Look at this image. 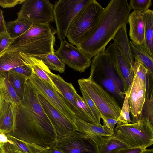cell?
<instances>
[{
    "instance_id": "1",
    "label": "cell",
    "mask_w": 153,
    "mask_h": 153,
    "mask_svg": "<svg viewBox=\"0 0 153 153\" xmlns=\"http://www.w3.org/2000/svg\"><path fill=\"white\" fill-rule=\"evenodd\" d=\"M131 9L127 0H111L97 23L76 47L90 59L104 49L120 29L128 23Z\"/></svg>"
},
{
    "instance_id": "2",
    "label": "cell",
    "mask_w": 153,
    "mask_h": 153,
    "mask_svg": "<svg viewBox=\"0 0 153 153\" xmlns=\"http://www.w3.org/2000/svg\"><path fill=\"white\" fill-rule=\"evenodd\" d=\"M54 33L50 25L32 24L25 33L14 39L6 50L13 51L36 58L54 53Z\"/></svg>"
},
{
    "instance_id": "3",
    "label": "cell",
    "mask_w": 153,
    "mask_h": 153,
    "mask_svg": "<svg viewBox=\"0 0 153 153\" xmlns=\"http://www.w3.org/2000/svg\"><path fill=\"white\" fill-rule=\"evenodd\" d=\"M88 79L101 85L107 91L124 98L122 83L114 62L106 48L93 57Z\"/></svg>"
},
{
    "instance_id": "4",
    "label": "cell",
    "mask_w": 153,
    "mask_h": 153,
    "mask_svg": "<svg viewBox=\"0 0 153 153\" xmlns=\"http://www.w3.org/2000/svg\"><path fill=\"white\" fill-rule=\"evenodd\" d=\"M104 8L95 0H89L74 17L67 30L69 42L76 47L90 33Z\"/></svg>"
},
{
    "instance_id": "5",
    "label": "cell",
    "mask_w": 153,
    "mask_h": 153,
    "mask_svg": "<svg viewBox=\"0 0 153 153\" xmlns=\"http://www.w3.org/2000/svg\"><path fill=\"white\" fill-rule=\"evenodd\" d=\"M112 136L131 148L146 149L153 143V125L148 119L117 124Z\"/></svg>"
},
{
    "instance_id": "6",
    "label": "cell",
    "mask_w": 153,
    "mask_h": 153,
    "mask_svg": "<svg viewBox=\"0 0 153 153\" xmlns=\"http://www.w3.org/2000/svg\"><path fill=\"white\" fill-rule=\"evenodd\" d=\"M78 82L80 87L88 94L102 115L117 120L121 108L113 96L88 78L79 79Z\"/></svg>"
},
{
    "instance_id": "7",
    "label": "cell",
    "mask_w": 153,
    "mask_h": 153,
    "mask_svg": "<svg viewBox=\"0 0 153 153\" xmlns=\"http://www.w3.org/2000/svg\"><path fill=\"white\" fill-rule=\"evenodd\" d=\"M89 0H59L55 2L53 12L58 38L65 39L68 28L73 18Z\"/></svg>"
},
{
    "instance_id": "8",
    "label": "cell",
    "mask_w": 153,
    "mask_h": 153,
    "mask_svg": "<svg viewBox=\"0 0 153 153\" xmlns=\"http://www.w3.org/2000/svg\"><path fill=\"white\" fill-rule=\"evenodd\" d=\"M53 8V5L48 0H25L17 19L32 24L50 25L54 21Z\"/></svg>"
},
{
    "instance_id": "9",
    "label": "cell",
    "mask_w": 153,
    "mask_h": 153,
    "mask_svg": "<svg viewBox=\"0 0 153 153\" xmlns=\"http://www.w3.org/2000/svg\"><path fill=\"white\" fill-rule=\"evenodd\" d=\"M53 146L62 153H99L98 146L94 142L76 131L58 138Z\"/></svg>"
},
{
    "instance_id": "10",
    "label": "cell",
    "mask_w": 153,
    "mask_h": 153,
    "mask_svg": "<svg viewBox=\"0 0 153 153\" xmlns=\"http://www.w3.org/2000/svg\"><path fill=\"white\" fill-rule=\"evenodd\" d=\"M29 79L39 93L62 114L74 123L77 116L66 105L54 88L40 79L33 72Z\"/></svg>"
},
{
    "instance_id": "11",
    "label": "cell",
    "mask_w": 153,
    "mask_h": 153,
    "mask_svg": "<svg viewBox=\"0 0 153 153\" xmlns=\"http://www.w3.org/2000/svg\"><path fill=\"white\" fill-rule=\"evenodd\" d=\"M47 73L61 93V94H59L68 107L79 118L87 122L96 124L78 106L76 97L77 93L72 84L65 81L59 74L53 73L49 69L47 70Z\"/></svg>"
},
{
    "instance_id": "12",
    "label": "cell",
    "mask_w": 153,
    "mask_h": 153,
    "mask_svg": "<svg viewBox=\"0 0 153 153\" xmlns=\"http://www.w3.org/2000/svg\"><path fill=\"white\" fill-rule=\"evenodd\" d=\"M55 53L65 64L75 71L84 72L91 65V59L82 51L65 39Z\"/></svg>"
},
{
    "instance_id": "13",
    "label": "cell",
    "mask_w": 153,
    "mask_h": 153,
    "mask_svg": "<svg viewBox=\"0 0 153 153\" xmlns=\"http://www.w3.org/2000/svg\"><path fill=\"white\" fill-rule=\"evenodd\" d=\"M38 96L46 114L56 132L58 138L68 136L76 131L74 122L62 114L41 94L38 93Z\"/></svg>"
},
{
    "instance_id": "14",
    "label": "cell",
    "mask_w": 153,
    "mask_h": 153,
    "mask_svg": "<svg viewBox=\"0 0 153 153\" xmlns=\"http://www.w3.org/2000/svg\"><path fill=\"white\" fill-rule=\"evenodd\" d=\"M38 93L28 79L26 84L24 98L20 104L30 111L46 129L56 134L39 102Z\"/></svg>"
},
{
    "instance_id": "15",
    "label": "cell",
    "mask_w": 153,
    "mask_h": 153,
    "mask_svg": "<svg viewBox=\"0 0 153 153\" xmlns=\"http://www.w3.org/2000/svg\"><path fill=\"white\" fill-rule=\"evenodd\" d=\"M106 49L114 62L125 93L132 82L134 73L120 49L115 43H110Z\"/></svg>"
},
{
    "instance_id": "16",
    "label": "cell",
    "mask_w": 153,
    "mask_h": 153,
    "mask_svg": "<svg viewBox=\"0 0 153 153\" xmlns=\"http://www.w3.org/2000/svg\"><path fill=\"white\" fill-rule=\"evenodd\" d=\"M146 92V85L134 74L132 82L125 93L128 96L131 112L134 118L133 123L135 122L141 113Z\"/></svg>"
},
{
    "instance_id": "17",
    "label": "cell",
    "mask_w": 153,
    "mask_h": 153,
    "mask_svg": "<svg viewBox=\"0 0 153 153\" xmlns=\"http://www.w3.org/2000/svg\"><path fill=\"white\" fill-rule=\"evenodd\" d=\"M74 123L76 131L88 137L98 146L104 140L113 134L104 125L90 123L77 117Z\"/></svg>"
},
{
    "instance_id": "18",
    "label": "cell",
    "mask_w": 153,
    "mask_h": 153,
    "mask_svg": "<svg viewBox=\"0 0 153 153\" xmlns=\"http://www.w3.org/2000/svg\"><path fill=\"white\" fill-rule=\"evenodd\" d=\"M0 133L8 134L15 128L18 105L5 101L0 97Z\"/></svg>"
},
{
    "instance_id": "19",
    "label": "cell",
    "mask_w": 153,
    "mask_h": 153,
    "mask_svg": "<svg viewBox=\"0 0 153 153\" xmlns=\"http://www.w3.org/2000/svg\"><path fill=\"white\" fill-rule=\"evenodd\" d=\"M128 23L129 25L130 39L141 46L144 41L145 31V21L143 12L133 11L129 14Z\"/></svg>"
},
{
    "instance_id": "20",
    "label": "cell",
    "mask_w": 153,
    "mask_h": 153,
    "mask_svg": "<svg viewBox=\"0 0 153 153\" xmlns=\"http://www.w3.org/2000/svg\"><path fill=\"white\" fill-rule=\"evenodd\" d=\"M120 49L131 70L134 71L135 61L130 48L129 41L127 34V25L122 27L118 31L112 39Z\"/></svg>"
},
{
    "instance_id": "21",
    "label": "cell",
    "mask_w": 153,
    "mask_h": 153,
    "mask_svg": "<svg viewBox=\"0 0 153 153\" xmlns=\"http://www.w3.org/2000/svg\"><path fill=\"white\" fill-rule=\"evenodd\" d=\"M19 53L22 59L32 68L33 73L40 79L50 84L59 94H61L47 73L49 68L41 59L21 53Z\"/></svg>"
},
{
    "instance_id": "22",
    "label": "cell",
    "mask_w": 153,
    "mask_h": 153,
    "mask_svg": "<svg viewBox=\"0 0 153 153\" xmlns=\"http://www.w3.org/2000/svg\"><path fill=\"white\" fill-rule=\"evenodd\" d=\"M27 64L17 52L5 50L0 53V72L8 71L13 68Z\"/></svg>"
},
{
    "instance_id": "23",
    "label": "cell",
    "mask_w": 153,
    "mask_h": 153,
    "mask_svg": "<svg viewBox=\"0 0 153 153\" xmlns=\"http://www.w3.org/2000/svg\"><path fill=\"white\" fill-rule=\"evenodd\" d=\"M143 13L145 21L144 39L140 47L153 58V11L149 9Z\"/></svg>"
},
{
    "instance_id": "24",
    "label": "cell",
    "mask_w": 153,
    "mask_h": 153,
    "mask_svg": "<svg viewBox=\"0 0 153 153\" xmlns=\"http://www.w3.org/2000/svg\"><path fill=\"white\" fill-rule=\"evenodd\" d=\"M0 97L18 105L21 102L8 78V71L0 72Z\"/></svg>"
},
{
    "instance_id": "25",
    "label": "cell",
    "mask_w": 153,
    "mask_h": 153,
    "mask_svg": "<svg viewBox=\"0 0 153 153\" xmlns=\"http://www.w3.org/2000/svg\"><path fill=\"white\" fill-rule=\"evenodd\" d=\"M129 44L135 62L143 65L147 70V74L153 78V58L144 51L139 45L131 41H129Z\"/></svg>"
},
{
    "instance_id": "26",
    "label": "cell",
    "mask_w": 153,
    "mask_h": 153,
    "mask_svg": "<svg viewBox=\"0 0 153 153\" xmlns=\"http://www.w3.org/2000/svg\"><path fill=\"white\" fill-rule=\"evenodd\" d=\"M32 24L25 20L17 19L6 23V32L11 38L14 39L26 32Z\"/></svg>"
},
{
    "instance_id": "27",
    "label": "cell",
    "mask_w": 153,
    "mask_h": 153,
    "mask_svg": "<svg viewBox=\"0 0 153 153\" xmlns=\"http://www.w3.org/2000/svg\"><path fill=\"white\" fill-rule=\"evenodd\" d=\"M8 78L21 101L24 98L26 82L29 78L10 70L8 71Z\"/></svg>"
},
{
    "instance_id": "28",
    "label": "cell",
    "mask_w": 153,
    "mask_h": 153,
    "mask_svg": "<svg viewBox=\"0 0 153 153\" xmlns=\"http://www.w3.org/2000/svg\"><path fill=\"white\" fill-rule=\"evenodd\" d=\"M98 148L99 153H117L121 149L132 148L112 136L104 140Z\"/></svg>"
},
{
    "instance_id": "29",
    "label": "cell",
    "mask_w": 153,
    "mask_h": 153,
    "mask_svg": "<svg viewBox=\"0 0 153 153\" xmlns=\"http://www.w3.org/2000/svg\"><path fill=\"white\" fill-rule=\"evenodd\" d=\"M41 59L49 69L62 73H64L65 65L54 53H49L38 58Z\"/></svg>"
},
{
    "instance_id": "30",
    "label": "cell",
    "mask_w": 153,
    "mask_h": 153,
    "mask_svg": "<svg viewBox=\"0 0 153 153\" xmlns=\"http://www.w3.org/2000/svg\"><path fill=\"white\" fill-rule=\"evenodd\" d=\"M153 90L149 94V90L146 94L145 102L143 106L141 113L135 123L141 119H148L153 125Z\"/></svg>"
},
{
    "instance_id": "31",
    "label": "cell",
    "mask_w": 153,
    "mask_h": 153,
    "mask_svg": "<svg viewBox=\"0 0 153 153\" xmlns=\"http://www.w3.org/2000/svg\"><path fill=\"white\" fill-rule=\"evenodd\" d=\"M80 89L83 97L85 100L92 113L96 124L99 125H101L100 119H102V114L88 94L81 88L80 87Z\"/></svg>"
},
{
    "instance_id": "32",
    "label": "cell",
    "mask_w": 153,
    "mask_h": 153,
    "mask_svg": "<svg viewBox=\"0 0 153 153\" xmlns=\"http://www.w3.org/2000/svg\"><path fill=\"white\" fill-rule=\"evenodd\" d=\"M123 104L121 109L120 112L117 120L119 121L120 124H127L128 123L132 122L129 113L131 109L129 106L128 97L126 94H125Z\"/></svg>"
},
{
    "instance_id": "33",
    "label": "cell",
    "mask_w": 153,
    "mask_h": 153,
    "mask_svg": "<svg viewBox=\"0 0 153 153\" xmlns=\"http://www.w3.org/2000/svg\"><path fill=\"white\" fill-rule=\"evenodd\" d=\"M152 3L151 0H131L129 5L134 11L144 12L149 9Z\"/></svg>"
},
{
    "instance_id": "34",
    "label": "cell",
    "mask_w": 153,
    "mask_h": 153,
    "mask_svg": "<svg viewBox=\"0 0 153 153\" xmlns=\"http://www.w3.org/2000/svg\"><path fill=\"white\" fill-rule=\"evenodd\" d=\"M148 70L142 64L135 62L134 74L146 85V76Z\"/></svg>"
},
{
    "instance_id": "35",
    "label": "cell",
    "mask_w": 153,
    "mask_h": 153,
    "mask_svg": "<svg viewBox=\"0 0 153 153\" xmlns=\"http://www.w3.org/2000/svg\"><path fill=\"white\" fill-rule=\"evenodd\" d=\"M8 138L12 141L16 148L19 150L23 152L32 153L25 142L16 138L9 134H6Z\"/></svg>"
},
{
    "instance_id": "36",
    "label": "cell",
    "mask_w": 153,
    "mask_h": 153,
    "mask_svg": "<svg viewBox=\"0 0 153 153\" xmlns=\"http://www.w3.org/2000/svg\"><path fill=\"white\" fill-rule=\"evenodd\" d=\"M76 97L78 106L96 124L92 113L84 98L77 93Z\"/></svg>"
},
{
    "instance_id": "37",
    "label": "cell",
    "mask_w": 153,
    "mask_h": 153,
    "mask_svg": "<svg viewBox=\"0 0 153 153\" xmlns=\"http://www.w3.org/2000/svg\"><path fill=\"white\" fill-rule=\"evenodd\" d=\"M10 70L29 78L33 73L32 68L27 64L25 65L14 68Z\"/></svg>"
},
{
    "instance_id": "38",
    "label": "cell",
    "mask_w": 153,
    "mask_h": 153,
    "mask_svg": "<svg viewBox=\"0 0 153 153\" xmlns=\"http://www.w3.org/2000/svg\"><path fill=\"white\" fill-rule=\"evenodd\" d=\"M13 40L7 32L0 35V53L7 49Z\"/></svg>"
},
{
    "instance_id": "39",
    "label": "cell",
    "mask_w": 153,
    "mask_h": 153,
    "mask_svg": "<svg viewBox=\"0 0 153 153\" xmlns=\"http://www.w3.org/2000/svg\"><path fill=\"white\" fill-rule=\"evenodd\" d=\"M102 119L103 120V125L111 132L114 133V127L116 124H120L117 120L104 116L102 115Z\"/></svg>"
},
{
    "instance_id": "40",
    "label": "cell",
    "mask_w": 153,
    "mask_h": 153,
    "mask_svg": "<svg viewBox=\"0 0 153 153\" xmlns=\"http://www.w3.org/2000/svg\"><path fill=\"white\" fill-rule=\"evenodd\" d=\"M25 0H0V6L3 8L14 7L18 4H21Z\"/></svg>"
},
{
    "instance_id": "41",
    "label": "cell",
    "mask_w": 153,
    "mask_h": 153,
    "mask_svg": "<svg viewBox=\"0 0 153 153\" xmlns=\"http://www.w3.org/2000/svg\"><path fill=\"white\" fill-rule=\"evenodd\" d=\"M144 149L139 148H128L121 149L117 153H142Z\"/></svg>"
},
{
    "instance_id": "42",
    "label": "cell",
    "mask_w": 153,
    "mask_h": 153,
    "mask_svg": "<svg viewBox=\"0 0 153 153\" xmlns=\"http://www.w3.org/2000/svg\"><path fill=\"white\" fill-rule=\"evenodd\" d=\"M6 24L4 17L3 11L0 9V35L6 32Z\"/></svg>"
},
{
    "instance_id": "43",
    "label": "cell",
    "mask_w": 153,
    "mask_h": 153,
    "mask_svg": "<svg viewBox=\"0 0 153 153\" xmlns=\"http://www.w3.org/2000/svg\"><path fill=\"white\" fill-rule=\"evenodd\" d=\"M5 143L13 144L12 141L9 140L6 134L0 133V143Z\"/></svg>"
},
{
    "instance_id": "44",
    "label": "cell",
    "mask_w": 153,
    "mask_h": 153,
    "mask_svg": "<svg viewBox=\"0 0 153 153\" xmlns=\"http://www.w3.org/2000/svg\"><path fill=\"white\" fill-rule=\"evenodd\" d=\"M142 153H153V149H144Z\"/></svg>"
},
{
    "instance_id": "45",
    "label": "cell",
    "mask_w": 153,
    "mask_h": 153,
    "mask_svg": "<svg viewBox=\"0 0 153 153\" xmlns=\"http://www.w3.org/2000/svg\"></svg>"
}]
</instances>
